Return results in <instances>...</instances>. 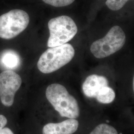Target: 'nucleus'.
<instances>
[{"label":"nucleus","mask_w":134,"mask_h":134,"mask_svg":"<svg viewBox=\"0 0 134 134\" xmlns=\"http://www.w3.org/2000/svg\"><path fill=\"white\" fill-rule=\"evenodd\" d=\"M21 83V77L12 70H5L0 74V99L4 105L12 106L15 93Z\"/></svg>","instance_id":"nucleus-6"},{"label":"nucleus","mask_w":134,"mask_h":134,"mask_svg":"<svg viewBox=\"0 0 134 134\" xmlns=\"http://www.w3.org/2000/svg\"><path fill=\"white\" fill-rule=\"evenodd\" d=\"M115 91L109 86L103 87L96 96L97 101L102 104H109L115 99Z\"/></svg>","instance_id":"nucleus-10"},{"label":"nucleus","mask_w":134,"mask_h":134,"mask_svg":"<svg viewBox=\"0 0 134 134\" xmlns=\"http://www.w3.org/2000/svg\"><path fill=\"white\" fill-rule=\"evenodd\" d=\"M48 4L55 7H62L72 4L75 0H42Z\"/></svg>","instance_id":"nucleus-13"},{"label":"nucleus","mask_w":134,"mask_h":134,"mask_svg":"<svg viewBox=\"0 0 134 134\" xmlns=\"http://www.w3.org/2000/svg\"><path fill=\"white\" fill-rule=\"evenodd\" d=\"M29 23V14L23 10H11L2 14L0 16V38H14L26 29Z\"/></svg>","instance_id":"nucleus-5"},{"label":"nucleus","mask_w":134,"mask_h":134,"mask_svg":"<svg viewBox=\"0 0 134 134\" xmlns=\"http://www.w3.org/2000/svg\"><path fill=\"white\" fill-rule=\"evenodd\" d=\"M129 0H107L106 5L112 10H118L122 9Z\"/></svg>","instance_id":"nucleus-12"},{"label":"nucleus","mask_w":134,"mask_h":134,"mask_svg":"<svg viewBox=\"0 0 134 134\" xmlns=\"http://www.w3.org/2000/svg\"><path fill=\"white\" fill-rule=\"evenodd\" d=\"M75 53L74 48L69 43L49 48L39 58L38 69L44 74L55 72L70 62Z\"/></svg>","instance_id":"nucleus-2"},{"label":"nucleus","mask_w":134,"mask_h":134,"mask_svg":"<svg viewBox=\"0 0 134 134\" xmlns=\"http://www.w3.org/2000/svg\"><path fill=\"white\" fill-rule=\"evenodd\" d=\"M8 121L5 116L0 115V130L5 127V126L7 124Z\"/></svg>","instance_id":"nucleus-14"},{"label":"nucleus","mask_w":134,"mask_h":134,"mask_svg":"<svg viewBox=\"0 0 134 134\" xmlns=\"http://www.w3.org/2000/svg\"><path fill=\"white\" fill-rule=\"evenodd\" d=\"M50 36L47 46L49 48L66 44L73 38L77 32V25L72 18L62 15L48 22Z\"/></svg>","instance_id":"nucleus-3"},{"label":"nucleus","mask_w":134,"mask_h":134,"mask_svg":"<svg viewBox=\"0 0 134 134\" xmlns=\"http://www.w3.org/2000/svg\"><path fill=\"white\" fill-rule=\"evenodd\" d=\"M125 41L124 32L120 26L116 25L110 29L105 37L92 43L91 51L96 58H105L120 50Z\"/></svg>","instance_id":"nucleus-4"},{"label":"nucleus","mask_w":134,"mask_h":134,"mask_svg":"<svg viewBox=\"0 0 134 134\" xmlns=\"http://www.w3.org/2000/svg\"><path fill=\"white\" fill-rule=\"evenodd\" d=\"M0 134H14L13 131L8 128H3L0 130Z\"/></svg>","instance_id":"nucleus-15"},{"label":"nucleus","mask_w":134,"mask_h":134,"mask_svg":"<svg viewBox=\"0 0 134 134\" xmlns=\"http://www.w3.org/2000/svg\"><path fill=\"white\" fill-rule=\"evenodd\" d=\"M90 134H118L114 127L110 125L102 123L96 126Z\"/></svg>","instance_id":"nucleus-11"},{"label":"nucleus","mask_w":134,"mask_h":134,"mask_svg":"<svg viewBox=\"0 0 134 134\" xmlns=\"http://www.w3.org/2000/svg\"><path fill=\"white\" fill-rule=\"evenodd\" d=\"M108 86V81L106 77L94 74L86 77L82 88L84 94L87 97L96 98L101 89Z\"/></svg>","instance_id":"nucleus-8"},{"label":"nucleus","mask_w":134,"mask_h":134,"mask_svg":"<svg viewBox=\"0 0 134 134\" xmlns=\"http://www.w3.org/2000/svg\"><path fill=\"white\" fill-rule=\"evenodd\" d=\"M79 126L76 119L68 118L59 123H50L44 125L42 134H72L77 131Z\"/></svg>","instance_id":"nucleus-7"},{"label":"nucleus","mask_w":134,"mask_h":134,"mask_svg":"<svg viewBox=\"0 0 134 134\" xmlns=\"http://www.w3.org/2000/svg\"><path fill=\"white\" fill-rule=\"evenodd\" d=\"M2 65L9 69H14L19 66L20 59L19 55L13 50H6L2 53L0 57Z\"/></svg>","instance_id":"nucleus-9"},{"label":"nucleus","mask_w":134,"mask_h":134,"mask_svg":"<svg viewBox=\"0 0 134 134\" xmlns=\"http://www.w3.org/2000/svg\"><path fill=\"white\" fill-rule=\"evenodd\" d=\"M45 94L48 101L63 117L77 119L80 116V108L77 99L65 86L51 84L47 87Z\"/></svg>","instance_id":"nucleus-1"}]
</instances>
